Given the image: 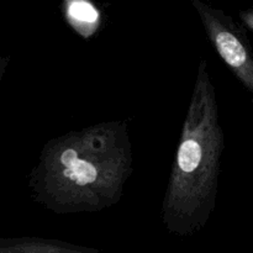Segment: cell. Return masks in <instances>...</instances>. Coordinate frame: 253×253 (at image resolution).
Returning <instances> with one entry per match:
<instances>
[{"label":"cell","instance_id":"3","mask_svg":"<svg viewBox=\"0 0 253 253\" xmlns=\"http://www.w3.org/2000/svg\"><path fill=\"white\" fill-rule=\"evenodd\" d=\"M210 43L240 83L253 94V52L244 25L203 0H192Z\"/></svg>","mask_w":253,"mask_h":253},{"label":"cell","instance_id":"1","mask_svg":"<svg viewBox=\"0 0 253 253\" xmlns=\"http://www.w3.org/2000/svg\"><path fill=\"white\" fill-rule=\"evenodd\" d=\"M127 120H111L47 141L29 175L31 197L57 215L99 212L121 200L133 172Z\"/></svg>","mask_w":253,"mask_h":253},{"label":"cell","instance_id":"5","mask_svg":"<svg viewBox=\"0 0 253 253\" xmlns=\"http://www.w3.org/2000/svg\"><path fill=\"white\" fill-rule=\"evenodd\" d=\"M64 14L69 25L84 37L90 36L98 27L99 11L90 2L67 1Z\"/></svg>","mask_w":253,"mask_h":253},{"label":"cell","instance_id":"6","mask_svg":"<svg viewBox=\"0 0 253 253\" xmlns=\"http://www.w3.org/2000/svg\"><path fill=\"white\" fill-rule=\"evenodd\" d=\"M240 19H241L242 25L253 32V5L249 9L242 10L240 12Z\"/></svg>","mask_w":253,"mask_h":253},{"label":"cell","instance_id":"4","mask_svg":"<svg viewBox=\"0 0 253 253\" xmlns=\"http://www.w3.org/2000/svg\"><path fill=\"white\" fill-rule=\"evenodd\" d=\"M91 247L78 246L42 237H0V253H96Z\"/></svg>","mask_w":253,"mask_h":253},{"label":"cell","instance_id":"7","mask_svg":"<svg viewBox=\"0 0 253 253\" xmlns=\"http://www.w3.org/2000/svg\"><path fill=\"white\" fill-rule=\"evenodd\" d=\"M10 61H11V57L10 56H0V84H1L2 79H4Z\"/></svg>","mask_w":253,"mask_h":253},{"label":"cell","instance_id":"2","mask_svg":"<svg viewBox=\"0 0 253 253\" xmlns=\"http://www.w3.org/2000/svg\"><path fill=\"white\" fill-rule=\"evenodd\" d=\"M224 150L216 89L202 58L162 203L169 234L190 237L208 225L216 209Z\"/></svg>","mask_w":253,"mask_h":253},{"label":"cell","instance_id":"8","mask_svg":"<svg viewBox=\"0 0 253 253\" xmlns=\"http://www.w3.org/2000/svg\"><path fill=\"white\" fill-rule=\"evenodd\" d=\"M96 253H103V252H100V251H98V252H96Z\"/></svg>","mask_w":253,"mask_h":253}]
</instances>
